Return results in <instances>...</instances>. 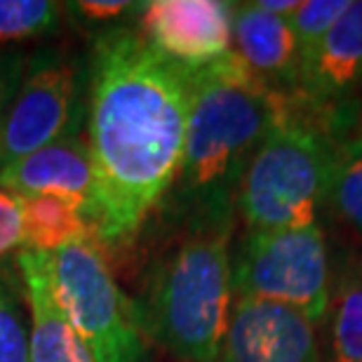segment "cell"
Here are the masks:
<instances>
[{"label": "cell", "mask_w": 362, "mask_h": 362, "mask_svg": "<svg viewBox=\"0 0 362 362\" xmlns=\"http://www.w3.org/2000/svg\"><path fill=\"white\" fill-rule=\"evenodd\" d=\"M191 108V71L115 28L94 45L90 76V156L94 243L122 250L175 186Z\"/></svg>", "instance_id": "6da1fadb"}, {"label": "cell", "mask_w": 362, "mask_h": 362, "mask_svg": "<svg viewBox=\"0 0 362 362\" xmlns=\"http://www.w3.org/2000/svg\"><path fill=\"white\" fill-rule=\"evenodd\" d=\"M292 97L269 88L233 49L191 71L184 156L172 198L184 226H233L247 165Z\"/></svg>", "instance_id": "7a4b0ae2"}, {"label": "cell", "mask_w": 362, "mask_h": 362, "mask_svg": "<svg viewBox=\"0 0 362 362\" xmlns=\"http://www.w3.org/2000/svg\"><path fill=\"white\" fill-rule=\"evenodd\" d=\"M230 238L233 226H184L134 301L148 341L181 362H216L221 353L235 299Z\"/></svg>", "instance_id": "3957f363"}, {"label": "cell", "mask_w": 362, "mask_h": 362, "mask_svg": "<svg viewBox=\"0 0 362 362\" xmlns=\"http://www.w3.org/2000/svg\"><path fill=\"white\" fill-rule=\"evenodd\" d=\"M353 127L310 111L292 97L240 179L235 212L245 230L317 223V207L329 193L337 139Z\"/></svg>", "instance_id": "277c9868"}, {"label": "cell", "mask_w": 362, "mask_h": 362, "mask_svg": "<svg viewBox=\"0 0 362 362\" xmlns=\"http://www.w3.org/2000/svg\"><path fill=\"white\" fill-rule=\"evenodd\" d=\"M235 299H257L292 308L313 325L325 320L332 289V262L317 223L275 230H245L230 257Z\"/></svg>", "instance_id": "5b68a950"}, {"label": "cell", "mask_w": 362, "mask_h": 362, "mask_svg": "<svg viewBox=\"0 0 362 362\" xmlns=\"http://www.w3.org/2000/svg\"><path fill=\"white\" fill-rule=\"evenodd\" d=\"M54 292L69 322L99 362H148L151 341L136 303L122 292L94 240L52 252Z\"/></svg>", "instance_id": "8992f818"}, {"label": "cell", "mask_w": 362, "mask_h": 362, "mask_svg": "<svg viewBox=\"0 0 362 362\" xmlns=\"http://www.w3.org/2000/svg\"><path fill=\"white\" fill-rule=\"evenodd\" d=\"M81 78L74 64L49 57L19 78L0 113V172L47 144L76 132Z\"/></svg>", "instance_id": "52a82bcc"}, {"label": "cell", "mask_w": 362, "mask_h": 362, "mask_svg": "<svg viewBox=\"0 0 362 362\" xmlns=\"http://www.w3.org/2000/svg\"><path fill=\"white\" fill-rule=\"evenodd\" d=\"M362 0H353L341 19L301 57L294 97L310 111L344 125L358 122L362 108Z\"/></svg>", "instance_id": "ba28073f"}, {"label": "cell", "mask_w": 362, "mask_h": 362, "mask_svg": "<svg viewBox=\"0 0 362 362\" xmlns=\"http://www.w3.org/2000/svg\"><path fill=\"white\" fill-rule=\"evenodd\" d=\"M144 40L186 71L202 69L233 49V3L153 0L139 3Z\"/></svg>", "instance_id": "9c48e42d"}, {"label": "cell", "mask_w": 362, "mask_h": 362, "mask_svg": "<svg viewBox=\"0 0 362 362\" xmlns=\"http://www.w3.org/2000/svg\"><path fill=\"white\" fill-rule=\"evenodd\" d=\"M216 362H325L315 325L292 308L233 299Z\"/></svg>", "instance_id": "30bf717a"}, {"label": "cell", "mask_w": 362, "mask_h": 362, "mask_svg": "<svg viewBox=\"0 0 362 362\" xmlns=\"http://www.w3.org/2000/svg\"><path fill=\"white\" fill-rule=\"evenodd\" d=\"M0 188L17 198L57 195L85 209L90 219L94 168L88 141L76 132L42 146L0 172Z\"/></svg>", "instance_id": "8fae6325"}, {"label": "cell", "mask_w": 362, "mask_h": 362, "mask_svg": "<svg viewBox=\"0 0 362 362\" xmlns=\"http://www.w3.org/2000/svg\"><path fill=\"white\" fill-rule=\"evenodd\" d=\"M17 266L28 303L31 362H99L69 322L54 292L52 255L19 250Z\"/></svg>", "instance_id": "7c38bea8"}, {"label": "cell", "mask_w": 362, "mask_h": 362, "mask_svg": "<svg viewBox=\"0 0 362 362\" xmlns=\"http://www.w3.org/2000/svg\"><path fill=\"white\" fill-rule=\"evenodd\" d=\"M233 52L257 78L294 97L299 83V45L289 17L264 12L257 3H233Z\"/></svg>", "instance_id": "4fadbf2b"}, {"label": "cell", "mask_w": 362, "mask_h": 362, "mask_svg": "<svg viewBox=\"0 0 362 362\" xmlns=\"http://www.w3.org/2000/svg\"><path fill=\"white\" fill-rule=\"evenodd\" d=\"M327 362H362V259L346 257L332 266Z\"/></svg>", "instance_id": "5bb4252c"}, {"label": "cell", "mask_w": 362, "mask_h": 362, "mask_svg": "<svg viewBox=\"0 0 362 362\" xmlns=\"http://www.w3.org/2000/svg\"><path fill=\"white\" fill-rule=\"evenodd\" d=\"M24 212V250L52 252L66 245L94 240L90 219L85 209L57 195L21 198Z\"/></svg>", "instance_id": "9a60e30c"}, {"label": "cell", "mask_w": 362, "mask_h": 362, "mask_svg": "<svg viewBox=\"0 0 362 362\" xmlns=\"http://www.w3.org/2000/svg\"><path fill=\"white\" fill-rule=\"evenodd\" d=\"M327 200H332L337 214L362 238V134L358 127L337 139Z\"/></svg>", "instance_id": "2e32d148"}, {"label": "cell", "mask_w": 362, "mask_h": 362, "mask_svg": "<svg viewBox=\"0 0 362 362\" xmlns=\"http://www.w3.org/2000/svg\"><path fill=\"white\" fill-rule=\"evenodd\" d=\"M64 5L52 0H0V42H21L54 33Z\"/></svg>", "instance_id": "e0dca14e"}, {"label": "cell", "mask_w": 362, "mask_h": 362, "mask_svg": "<svg viewBox=\"0 0 362 362\" xmlns=\"http://www.w3.org/2000/svg\"><path fill=\"white\" fill-rule=\"evenodd\" d=\"M0 362H31L28 320L12 280L0 269Z\"/></svg>", "instance_id": "ac0fdd59"}, {"label": "cell", "mask_w": 362, "mask_h": 362, "mask_svg": "<svg viewBox=\"0 0 362 362\" xmlns=\"http://www.w3.org/2000/svg\"><path fill=\"white\" fill-rule=\"evenodd\" d=\"M349 5L351 0H303L289 14V26H292L296 45H299V64L301 57L308 49H313L325 38V33L341 19Z\"/></svg>", "instance_id": "d6986e66"}, {"label": "cell", "mask_w": 362, "mask_h": 362, "mask_svg": "<svg viewBox=\"0 0 362 362\" xmlns=\"http://www.w3.org/2000/svg\"><path fill=\"white\" fill-rule=\"evenodd\" d=\"M14 250H24V212L21 198L0 188V259Z\"/></svg>", "instance_id": "ffe728a7"}, {"label": "cell", "mask_w": 362, "mask_h": 362, "mask_svg": "<svg viewBox=\"0 0 362 362\" xmlns=\"http://www.w3.org/2000/svg\"><path fill=\"white\" fill-rule=\"evenodd\" d=\"M66 7L90 21H113L139 5L125 3V0H78V3H71Z\"/></svg>", "instance_id": "44dd1931"}, {"label": "cell", "mask_w": 362, "mask_h": 362, "mask_svg": "<svg viewBox=\"0 0 362 362\" xmlns=\"http://www.w3.org/2000/svg\"><path fill=\"white\" fill-rule=\"evenodd\" d=\"M21 69L19 66H7V64L0 62V113L5 111L7 101L12 99L14 90H17L19 85V76Z\"/></svg>", "instance_id": "7402d4cb"}, {"label": "cell", "mask_w": 362, "mask_h": 362, "mask_svg": "<svg viewBox=\"0 0 362 362\" xmlns=\"http://www.w3.org/2000/svg\"><path fill=\"white\" fill-rule=\"evenodd\" d=\"M257 7H262L264 12L278 14V17H289L296 7H299V0H255Z\"/></svg>", "instance_id": "603a6c76"}, {"label": "cell", "mask_w": 362, "mask_h": 362, "mask_svg": "<svg viewBox=\"0 0 362 362\" xmlns=\"http://www.w3.org/2000/svg\"><path fill=\"white\" fill-rule=\"evenodd\" d=\"M356 127H358V132L362 134V113H360V118H358V125H356Z\"/></svg>", "instance_id": "cb8c5ba5"}]
</instances>
